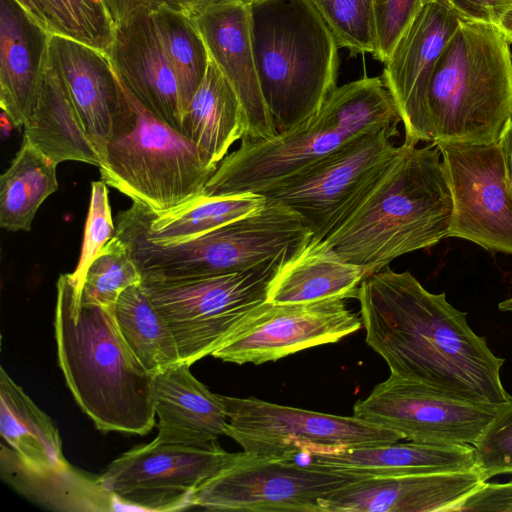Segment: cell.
<instances>
[{"label":"cell","instance_id":"obj_24","mask_svg":"<svg viewBox=\"0 0 512 512\" xmlns=\"http://www.w3.org/2000/svg\"><path fill=\"white\" fill-rule=\"evenodd\" d=\"M310 465L367 477L466 472L476 470L472 445L399 441L388 444L306 453Z\"/></svg>","mask_w":512,"mask_h":512},{"label":"cell","instance_id":"obj_40","mask_svg":"<svg viewBox=\"0 0 512 512\" xmlns=\"http://www.w3.org/2000/svg\"><path fill=\"white\" fill-rule=\"evenodd\" d=\"M220 0H105L115 24L168 8L190 16Z\"/></svg>","mask_w":512,"mask_h":512},{"label":"cell","instance_id":"obj_5","mask_svg":"<svg viewBox=\"0 0 512 512\" xmlns=\"http://www.w3.org/2000/svg\"><path fill=\"white\" fill-rule=\"evenodd\" d=\"M255 65L277 134L312 118L337 87L338 44L310 0L248 2Z\"/></svg>","mask_w":512,"mask_h":512},{"label":"cell","instance_id":"obj_37","mask_svg":"<svg viewBox=\"0 0 512 512\" xmlns=\"http://www.w3.org/2000/svg\"><path fill=\"white\" fill-rule=\"evenodd\" d=\"M114 236L115 223L112 220L106 183L103 180L93 181L80 258L75 271L70 273L77 289H81L93 259Z\"/></svg>","mask_w":512,"mask_h":512},{"label":"cell","instance_id":"obj_36","mask_svg":"<svg viewBox=\"0 0 512 512\" xmlns=\"http://www.w3.org/2000/svg\"><path fill=\"white\" fill-rule=\"evenodd\" d=\"M339 48L351 55L377 51L376 21L373 0H310Z\"/></svg>","mask_w":512,"mask_h":512},{"label":"cell","instance_id":"obj_42","mask_svg":"<svg viewBox=\"0 0 512 512\" xmlns=\"http://www.w3.org/2000/svg\"><path fill=\"white\" fill-rule=\"evenodd\" d=\"M463 17L497 24L512 0H450Z\"/></svg>","mask_w":512,"mask_h":512},{"label":"cell","instance_id":"obj_4","mask_svg":"<svg viewBox=\"0 0 512 512\" xmlns=\"http://www.w3.org/2000/svg\"><path fill=\"white\" fill-rule=\"evenodd\" d=\"M401 122L381 77H363L336 87L321 109L302 125L269 139L243 138L220 162L203 193L259 194L277 188L375 129Z\"/></svg>","mask_w":512,"mask_h":512},{"label":"cell","instance_id":"obj_6","mask_svg":"<svg viewBox=\"0 0 512 512\" xmlns=\"http://www.w3.org/2000/svg\"><path fill=\"white\" fill-rule=\"evenodd\" d=\"M500 28L462 17L427 95L431 143H498L512 119V56Z\"/></svg>","mask_w":512,"mask_h":512},{"label":"cell","instance_id":"obj_12","mask_svg":"<svg viewBox=\"0 0 512 512\" xmlns=\"http://www.w3.org/2000/svg\"><path fill=\"white\" fill-rule=\"evenodd\" d=\"M363 478L367 476L243 451L233 453L224 468L193 492L190 507L324 512L321 500L328 493Z\"/></svg>","mask_w":512,"mask_h":512},{"label":"cell","instance_id":"obj_27","mask_svg":"<svg viewBox=\"0 0 512 512\" xmlns=\"http://www.w3.org/2000/svg\"><path fill=\"white\" fill-rule=\"evenodd\" d=\"M181 132L214 168L227 156L229 148L247 135L248 123L241 102L211 58L184 110Z\"/></svg>","mask_w":512,"mask_h":512},{"label":"cell","instance_id":"obj_25","mask_svg":"<svg viewBox=\"0 0 512 512\" xmlns=\"http://www.w3.org/2000/svg\"><path fill=\"white\" fill-rule=\"evenodd\" d=\"M0 476L17 493L49 510L106 512L120 509L99 477L76 469L68 461L56 467H33L3 443Z\"/></svg>","mask_w":512,"mask_h":512},{"label":"cell","instance_id":"obj_29","mask_svg":"<svg viewBox=\"0 0 512 512\" xmlns=\"http://www.w3.org/2000/svg\"><path fill=\"white\" fill-rule=\"evenodd\" d=\"M266 202V197L259 194L209 196L202 193L160 213L137 202H133L130 209L151 241L171 245L189 241L245 217Z\"/></svg>","mask_w":512,"mask_h":512},{"label":"cell","instance_id":"obj_16","mask_svg":"<svg viewBox=\"0 0 512 512\" xmlns=\"http://www.w3.org/2000/svg\"><path fill=\"white\" fill-rule=\"evenodd\" d=\"M362 320L344 300L256 306L211 355L235 364H263L301 350L335 343L358 331Z\"/></svg>","mask_w":512,"mask_h":512},{"label":"cell","instance_id":"obj_44","mask_svg":"<svg viewBox=\"0 0 512 512\" xmlns=\"http://www.w3.org/2000/svg\"><path fill=\"white\" fill-rule=\"evenodd\" d=\"M503 32L507 40L512 42V5L502 15L498 23L496 24Z\"/></svg>","mask_w":512,"mask_h":512},{"label":"cell","instance_id":"obj_22","mask_svg":"<svg viewBox=\"0 0 512 512\" xmlns=\"http://www.w3.org/2000/svg\"><path fill=\"white\" fill-rule=\"evenodd\" d=\"M51 37L15 0H0V106L14 127L33 114Z\"/></svg>","mask_w":512,"mask_h":512},{"label":"cell","instance_id":"obj_9","mask_svg":"<svg viewBox=\"0 0 512 512\" xmlns=\"http://www.w3.org/2000/svg\"><path fill=\"white\" fill-rule=\"evenodd\" d=\"M291 258L210 277L142 278V284L169 326L181 361L191 365L211 355L266 301L270 282Z\"/></svg>","mask_w":512,"mask_h":512},{"label":"cell","instance_id":"obj_15","mask_svg":"<svg viewBox=\"0 0 512 512\" xmlns=\"http://www.w3.org/2000/svg\"><path fill=\"white\" fill-rule=\"evenodd\" d=\"M453 212L448 237L512 254V197L499 143H439Z\"/></svg>","mask_w":512,"mask_h":512},{"label":"cell","instance_id":"obj_49","mask_svg":"<svg viewBox=\"0 0 512 512\" xmlns=\"http://www.w3.org/2000/svg\"><path fill=\"white\" fill-rule=\"evenodd\" d=\"M511 121H512V119H511Z\"/></svg>","mask_w":512,"mask_h":512},{"label":"cell","instance_id":"obj_33","mask_svg":"<svg viewBox=\"0 0 512 512\" xmlns=\"http://www.w3.org/2000/svg\"><path fill=\"white\" fill-rule=\"evenodd\" d=\"M52 36L69 38L108 52L115 23L101 0H15Z\"/></svg>","mask_w":512,"mask_h":512},{"label":"cell","instance_id":"obj_7","mask_svg":"<svg viewBox=\"0 0 512 512\" xmlns=\"http://www.w3.org/2000/svg\"><path fill=\"white\" fill-rule=\"evenodd\" d=\"M266 199L259 210L179 244L151 241L131 212L119 218L116 236L126 243L142 278L190 279L244 271L291 258L312 238L295 211Z\"/></svg>","mask_w":512,"mask_h":512},{"label":"cell","instance_id":"obj_14","mask_svg":"<svg viewBox=\"0 0 512 512\" xmlns=\"http://www.w3.org/2000/svg\"><path fill=\"white\" fill-rule=\"evenodd\" d=\"M505 405L454 399L390 374L353 407V415L418 443L474 445Z\"/></svg>","mask_w":512,"mask_h":512},{"label":"cell","instance_id":"obj_19","mask_svg":"<svg viewBox=\"0 0 512 512\" xmlns=\"http://www.w3.org/2000/svg\"><path fill=\"white\" fill-rule=\"evenodd\" d=\"M486 480L466 472L367 477L328 493L324 512H456Z\"/></svg>","mask_w":512,"mask_h":512},{"label":"cell","instance_id":"obj_3","mask_svg":"<svg viewBox=\"0 0 512 512\" xmlns=\"http://www.w3.org/2000/svg\"><path fill=\"white\" fill-rule=\"evenodd\" d=\"M440 155L432 143L403 142L381 179L324 241L368 276L448 237L453 201Z\"/></svg>","mask_w":512,"mask_h":512},{"label":"cell","instance_id":"obj_23","mask_svg":"<svg viewBox=\"0 0 512 512\" xmlns=\"http://www.w3.org/2000/svg\"><path fill=\"white\" fill-rule=\"evenodd\" d=\"M178 362L154 378V408L160 443L210 447L225 435L227 416L220 395L212 393Z\"/></svg>","mask_w":512,"mask_h":512},{"label":"cell","instance_id":"obj_43","mask_svg":"<svg viewBox=\"0 0 512 512\" xmlns=\"http://www.w3.org/2000/svg\"><path fill=\"white\" fill-rule=\"evenodd\" d=\"M498 143L502 156L505 184L512 197V121L503 132Z\"/></svg>","mask_w":512,"mask_h":512},{"label":"cell","instance_id":"obj_2","mask_svg":"<svg viewBox=\"0 0 512 512\" xmlns=\"http://www.w3.org/2000/svg\"><path fill=\"white\" fill-rule=\"evenodd\" d=\"M70 273L57 281L60 368L77 404L103 432L145 435L155 425L154 378L132 352L114 309L80 299Z\"/></svg>","mask_w":512,"mask_h":512},{"label":"cell","instance_id":"obj_17","mask_svg":"<svg viewBox=\"0 0 512 512\" xmlns=\"http://www.w3.org/2000/svg\"><path fill=\"white\" fill-rule=\"evenodd\" d=\"M463 16L450 0L424 3L384 63L381 79L405 130V143L431 142L427 95L446 44Z\"/></svg>","mask_w":512,"mask_h":512},{"label":"cell","instance_id":"obj_1","mask_svg":"<svg viewBox=\"0 0 512 512\" xmlns=\"http://www.w3.org/2000/svg\"><path fill=\"white\" fill-rule=\"evenodd\" d=\"M357 299L366 343L390 374L458 400L512 401L500 378L504 359L445 293L429 292L408 271L386 268L364 278Z\"/></svg>","mask_w":512,"mask_h":512},{"label":"cell","instance_id":"obj_18","mask_svg":"<svg viewBox=\"0 0 512 512\" xmlns=\"http://www.w3.org/2000/svg\"><path fill=\"white\" fill-rule=\"evenodd\" d=\"M246 0H220L192 17L215 62L236 92L244 110L245 139H269L277 135L265 104L257 75ZM242 140V139H241Z\"/></svg>","mask_w":512,"mask_h":512},{"label":"cell","instance_id":"obj_30","mask_svg":"<svg viewBox=\"0 0 512 512\" xmlns=\"http://www.w3.org/2000/svg\"><path fill=\"white\" fill-rule=\"evenodd\" d=\"M0 432L5 442L33 467H56L67 460L57 428L6 373L0 369Z\"/></svg>","mask_w":512,"mask_h":512},{"label":"cell","instance_id":"obj_20","mask_svg":"<svg viewBox=\"0 0 512 512\" xmlns=\"http://www.w3.org/2000/svg\"><path fill=\"white\" fill-rule=\"evenodd\" d=\"M107 53L119 78L138 101L181 132L184 108L179 85L152 14L115 24Z\"/></svg>","mask_w":512,"mask_h":512},{"label":"cell","instance_id":"obj_45","mask_svg":"<svg viewBox=\"0 0 512 512\" xmlns=\"http://www.w3.org/2000/svg\"><path fill=\"white\" fill-rule=\"evenodd\" d=\"M498 308H499L501 311H509V312H512V295H511L508 299H506V300H504V301L500 302V303L498 304Z\"/></svg>","mask_w":512,"mask_h":512},{"label":"cell","instance_id":"obj_31","mask_svg":"<svg viewBox=\"0 0 512 512\" xmlns=\"http://www.w3.org/2000/svg\"><path fill=\"white\" fill-rule=\"evenodd\" d=\"M57 164L27 138L0 177V226L30 231L41 204L58 189Z\"/></svg>","mask_w":512,"mask_h":512},{"label":"cell","instance_id":"obj_13","mask_svg":"<svg viewBox=\"0 0 512 512\" xmlns=\"http://www.w3.org/2000/svg\"><path fill=\"white\" fill-rule=\"evenodd\" d=\"M232 456L218 444L195 447L153 440L118 456L99 481L125 507L182 510L190 507L193 492L224 468Z\"/></svg>","mask_w":512,"mask_h":512},{"label":"cell","instance_id":"obj_41","mask_svg":"<svg viewBox=\"0 0 512 512\" xmlns=\"http://www.w3.org/2000/svg\"><path fill=\"white\" fill-rule=\"evenodd\" d=\"M457 511L512 512V479L505 483L485 481L462 502Z\"/></svg>","mask_w":512,"mask_h":512},{"label":"cell","instance_id":"obj_32","mask_svg":"<svg viewBox=\"0 0 512 512\" xmlns=\"http://www.w3.org/2000/svg\"><path fill=\"white\" fill-rule=\"evenodd\" d=\"M114 316L128 346L148 372L156 375L181 362L174 336L142 282L120 294Z\"/></svg>","mask_w":512,"mask_h":512},{"label":"cell","instance_id":"obj_38","mask_svg":"<svg viewBox=\"0 0 512 512\" xmlns=\"http://www.w3.org/2000/svg\"><path fill=\"white\" fill-rule=\"evenodd\" d=\"M476 470L487 481L512 474V401L508 403L473 445Z\"/></svg>","mask_w":512,"mask_h":512},{"label":"cell","instance_id":"obj_35","mask_svg":"<svg viewBox=\"0 0 512 512\" xmlns=\"http://www.w3.org/2000/svg\"><path fill=\"white\" fill-rule=\"evenodd\" d=\"M142 282V274L126 243L114 236L89 265L83 279L80 299L114 309L120 294Z\"/></svg>","mask_w":512,"mask_h":512},{"label":"cell","instance_id":"obj_21","mask_svg":"<svg viewBox=\"0 0 512 512\" xmlns=\"http://www.w3.org/2000/svg\"><path fill=\"white\" fill-rule=\"evenodd\" d=\"M49 56L101 155L126 95L108 53L69 38L52 36Z\"/></svg>","mask_w":512,"mask_h":512},{"label":"cell","instance_id":"obj_34","mask_svg":"<svg viewBox=\"0 0 512 512\" xmlns=\"http://www.w3.org/2000/svg\"><path fill=\"white\" fill-rule=\"evenodd\" d=\"M152 17L185 110L206 74L210 62L207 47L190 16L162 8Z\"/></svg>","mask_w":512,"mask_h":512},{"label":"cell","instance_id":"obj_47","mask_svg":"<svg viewBox=\"0 0 512 512\" xmlns=\"http://www.w3.org/2000/svg\"><path fill=\"white\" fill-rule=\"evenodd\" d=\"M246 1H251V0H246Z\"/></svg>","mask_w":512,"mask_h":512},{"label":"cell","instance_id":"obj_10","mask_svg":"<svg viewBox=\"0 0 512 512\" xmlns=\"http://www.w3.org/2000/svg\"><path fill=\"white\" fill-rule=\"evenodd\" d=\"M398 129L371 130L263 196L295 211L325 240L362 202L400 151Z\"/></svg>","mask_w":512,"mask_h":512},{"label":"cell","instance_id":"obj_26","mask_svg":"<svg viewBox=\"0 0 512 512\" xmlns=\"http://www.w3.org/2000/svg\"><path fill=\"white\" fill-rule=\"evenodd\" d=\"M366 271L340 257L324 240L312 239L285 262L267 291L273 304H308L357 298Z\"/></svg>","mask_w":512,"mask_h":512},{"label":"cell","instance_id":"obj_8","mask_svg":"<svg viewBox=\"0 0 512 512\" xmlns=\"http://www.w3.org/2000/svg\"><path fill=\"white\" fill-rule=\"evenodd\" d=\"M125 91L101 154V180L155 213L202 194L217 168L207 164L183 133L149 111L126 86Z\"/></svg>","mask_w":512,"mask_h":512},{"label":"cell","instance_id":"obj_46","mask_svg":"<svg viewBox=\"0 0 512 512\" xmlns=\"http://www.w3.org/2000/svg\"><path fill=\"white\" fill-rule=\"evenodd\" d=\"M421 1L424 4V3L428 2V1H431V0H421Z\"/></svg>","mask_w":512,"mask_h":512},{"label":"cell","instance_id":"obj_11","mask_svg":"<svg viewBox=\"0 0 512 512\" xmlns=\"http://www.w3.org/2000/svg\"><path fill=\"white\" fill-rule=\"evenodd\" d=\"M225 435L245 452L293 459L302 453L394 443L402 436L356 416H338L283 406L255 397L220 395Z\"/></svg>","mask_w":512,"mask_h":512},{"label":"cell","instance_id":"obj_48","mask_svg":"<svg viewBox=\"0 0 512 512\" xmlns=\"http://www.w3.org/2000/svg\"><path fill=\"white\" fill-rule=\"evenodd\" d=\"M101 1H105V0H101Z\"/></svg>","mask_w":512,"mask_h":512},{"label":"cell","instance_id":"obj_28","mask_svg":"<svg viewBox=\"0 0 512 512\" xmlns=\"http://www.w3.org/2000/svg\"><path fill=\"white\" fill-rule=\"evenodd\" d=\"M23 128V137L57 165L64 161L101 165V155L50 56L37 104Z\"/></svg>","mask_w":512,"mask_h":512},{"label":"cell","instance_id":"obj_39","mask_svg":"<svg viewBox=\"0 0 512 512\" xmlns=\"http://www.w3.org/2000/svg\"><path fill=\"white\" fill-rule=\"evenodd\" d=\"M373 2L377 34V51L373 57L384 64L423 3L421 0H373Z\"/></svg>","mask_w":512,"mask_h":512}]
</instances>
